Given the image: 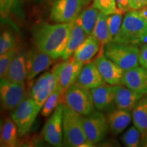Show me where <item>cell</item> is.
Here are the masks:
<instances>
[{
  "label": "cell",
  "instance_id": "ffe728a7",
  "mask_svg": "<svg viewBox=\"0 0 147 147\" xmlns=\"http://www.w3.org/2000/svg\"><path fill=\"white\" fill-rule=\"evenodd\" d=\"M131 119L130 111L119 108L113 110L107 115L108 127L114 135H119L129 125Z\"/></svg>",
  "mask_w": 147,
  "mask_h": 147
},
{
  "label": "cell",
  "instance_id": "44dd1931",
  "mask_svg": "<svg viewBox=\"0 0 147 147\" xmlns=\"http://www.w3.org/2000/svg\"><path fill=\"white\" fill-rule=\"evenodd\" d=\"M87 36L88 35L84 32L81 25L75 19L73 22L67 46L61 57L63 58L64 60H67L70 58L86 39Z\"/></svg>",
  "mask_w": 147,
  "mask_h": 147
},
{
  "label": "cell",
  "instance_id": "e0dca14e",
  "mask_svg": "<svg viewBox=\"0 0 147 147\" xmlns=\"http://www.w3.org/2000/svg\"><path fill=\"white\" fill-rule=\"evenodd\" d=\"M75 83L86 89H92L106 84L94 61L84 64Z\"/></svg>",
  "mask_w": 147,
  "mask_h": 147
},
{
  "label": "cell",
  "instance_id": "8992f818",
  "mask_svg": "<svg viewBox=\"0 0 147 147\" xmlns=\"http://www.w3.org/2000/svg\"><path fill=\"white\" fill-rule=\"evenodd\" d=\"M65 105L82 116L91 114L95 110L91 91L74 83L64 93Z\"/></svg>",
  "mask_w": 147,
  "mask_h": 147
},
{
  "label": "cell",
  "instance_id": "4dcf8cb0",
  "mask_svg": "<svg viewBox=\"0 0 147 147\" xmlns=\"http://www.w3.org/2000/svg\"><path fill=\"white\" fill-rule=\"evenodd\" d=\"M93 5L106 15L119 12L117 0H93Z\"/></svg>",
  "mask_w": 147,
  "mask_h": 147
},
{
  "label": "cell",
  "instance_id": "9a60e30c",
  "mask_svg": "<svg viewBox=\"0 0 147 147\" xmlns=\"http://www.w3.org/2000/svg\"><path fill=\"white\" fill-rule=\"evenodd\" d=\"M27 58L28 52L18 49L5 78L12 82L25 83L27 77Z\"/></svg>",
  "mask_w": 147,
  "mask_h": 147
},
{
  "label": "cell",
  "instance_id": "8fae6325",
  "mask_svg": "<svg viewBox=\"0 0 147 147\" xmlns=\"http://www.w3.org/2000/svg\"><path fill=\"white\" fill-rule=\"evenodd\" d=\"M83 65L81 62L70 57L53 67V71L56 76L57 82L63 90V95L68 88L76 82Z\"/></svg>",
  "mask_w": 147,
  "mask_h": 147
},
{
  "label": "cell",
  "instance_id": "d4e9b609",
  "mask_svg": "<svg viewBox=\"0 0 147 147\" xmlns=\"http://www.w3.org/2000/svg\"><path fill=\"white\" fill-rule=\"evenodd\" d=\"M99 12L100 10L92 5L82 10L76 18V21L81 25L88 36L92 34L98 17Z\"/></svg>",
  "mask_w": 147,
  "mask_h": 147
},
{
  "label": "cell",
  "instance_id": "7402d4cb",
  "mask_svg": "<svg viewBox=\"0 0 147 147\" xmlns=\"http://www.w3.org/2000/svg\"><path fill=\"white\" fill-rule=\"evenodd\" d=\"M100 42L94 36L89 35L74 54V58L83 64L89 63L99 51Z\"/></svg>",
  "mask_w": 147,
  "mask_h": 147
},
{
  "label": "cell",
  "instance_id": "1f68e13d",
  "mask_svg": "<svg viewBox=\"0 0 147 147\" xmlns=\"http://www.w3.org/2000/svg\"><path fill=\"white\" fill-rule=\"evenodd\" d=\"M123 14L124 13L119 11L116 13L107 15L108 27L113 40L117 33L119 32L121 25H122V17Z\"/></svg>",
  "mask_w": 147,
  "mask_h": 147
},
{
  "label": "cell",
  "instance_id": "5b68a950",
  "mask_svg": "<svg viewBox=\"0 0 147 147\" xmlns=\"http://www.w3.org/2000/svg\"><path fill=\"white\" fill-rule=\"evenodd\" d=\"M42 108L32 97H27L11 113V118L15 123L20 136L29 133L34 125Z\"/></svg>",
  "mask_w": 147,
  "mask_h": 147
},
{
  "label": "cell",
  "instance_id": "7a4b0ae2",
  "mask_svg": "<svg viewBox=\"0 0 147 147\" xmlns=\"http://www.w3.org/2000/svg\"><path fill=\"white\" fill-rule=\"evenodd\" d=\"M113 41L135 46L147 44V16L144 11L126 12L121 28Z\"/></svg>",
  "mask_w": 147,
  "mask_h": 147
},
{
  "label": "cell",
  "instance_id": "d6a6232c",
  "mask_svg": "<svg viewBox=\"0 0 147 147\" xmlns=\"http://www.w3.org/2000/svg\"><path fill=\"white\" fill-rule=\"evenodd\" d=\"M16 4L15 0H0L1 17L6 18L10 15V11Z\"/></svg>",
  "mask_w": 147,
  "mask_h": 147
},
{
  "label": "cell",
  "instance_id": "277c9868",
  "mask_svg": "<svg viewBox=\"0 0 147 147\" xmlns=\"http://www.w3.org/2000/svg\"><path fill=\"white\" fill-rule=\"evenodd\" d=\"M140 49L138 46L113 41L104 46V54L125 70L139 65Z\"/></svg>",
  "mask_w": 147,
  "mask_h": 147
},
{
  "label": "cell",
  "instance_id": "9c48e42d",
  "mask_svg": "<svg viewBox=\"0 0 147 147\" xmlns=\"http://www.w3.org/2000/svg\"><path fill=\"white\" fill-rule=\"evenodd\" d=\"M85 0H55L50 18L56 23H69L74 21L82 11Z\"/></svg>",
  "mask_w": 147,
  "mask_h": 147
},
{
  "label": "cell",
  "instance_id": "d590c367",
  "mask_svg": "<svg viewBox=\"0 0 147 147\" xmlns=\"http://www.w3.org/2000/svg\"><path fill=\"white\" fill-rule=\"evenodd\" d=\"M117 5L119 10L123 13L131 11L129 4V0H117Z\"/></svg>",
  "mask_w": 147,
  "mask_h": 147
},
{
  "label": "cell",
  "instance_id": "74e56055",
  "mask_svg": "<svg viewBox=\"0 0 147 147\" xmlns=\"http://www.w3.org/2000/svg\"><path fill=\"white\" fill-rule=\"evenodd\" d=\"M34 1H37V2H42V1H43V0H34Z\"/></svg>",
  "mask_w": 147,
  "mask_h": 147
},
{
  "label": "cell",
  "instance_id": "cb8c5ba5",
  "mask_svg": "<svg viewBox=\"0 0 147 147\" xmlns=\"http://www.w3.org/2000/svg\"><path fill=\"white\" fill-rule=\"evenodd\" d=\"M18 129L12 118H5L1 125L0 144L1 147H14L17 144Z\"/></svg>",
  "mask_w": 147,
  "mask_h": 147
},
{
  "label": "cell",
  "instance_id": "ac0fdd59",
  "mask_svg": "<svg viewBox=\"0 0 147 147\" xmlns=\"http://www.w3.org/2000/svg\"><path fill=\"white\" fill-rule=\"evenodd\" d=\"M123 84L143 95H147V70L139 66L125 70Z\"/></svg>",
  "mask_w": 147,
  "mask_h": 147
},
{
  "label": "cell",
  "instance_id": "7c38bea8",
  "mask_svg": "<svg viewBox=\"0 0 147 147\" xmlns=\"http://www.w3.org/2000/svg\"><path fill=\"white\" fill-rule=\"evenodd\" d=\"M57 85V78L53 70L44 73L33 85L30 97L42 108Z\"/></svg>",
  "mask_w": 147,
  "mask_h": 147
},
{
  "label": "cell",
  "instance_id": "8d00e7d4",
  "mask_svg": "<svg viewBox=\"0 0 147 147\" xmlns=\"http://www.w3.org/2000/svg\"><path fill=\"white\" fill-rule=\"evenodd\" d=\"M141 146H147V136H146L143 137V140L142 141V145H141Z\"/></svg>",
  "mask_w": 147,
  "mask_h": 147
},
{
  "label": "cell",
  "instance_id": "f1b7e54d",
  "mask_svg": "<svg viewBox=\"0 0 147 147\" xmlns=\"http://www.w3.org/2000/svg\"><path fill=\"white\" fill-rule=\"evenodd\" d=\"M16 47V39L13 32L4 30L0 36V55Z\"/></svg>",
  "mask_w": 147,
  "mask_h": 147
},
{
  "label": "cell",
  "instance_id": "4fadbf2b",
  "mask_svg": "<svg viewBox=\"0 0 147 147\" xmlns=\"http://www.w3.org/2000/svg\"><path fill=\"white\" fill-rule=\"evenodd\" d=\"M94 62L106 83L110 85L123 84L124 69L105 55L98 57Z\"/></svg>",
  "mask_w": 147,
  "mask_h": 147
},
{
  "label": "cell",
  "instance_id": "f35d334b",
  "mask_svg": "<svg viewBox=\"0 0 147 147\" xmlns=\"http://www.w3.org/2000/svg\"><path fill=\"white\" fill-rule=\"evenodd\" d=\"M16 1V4H17V3H18V1H19V0H15Z\"/></svg>",
  "mask_w": 147,
  "mask_h": 147
},
{
  "label": "cell",
  "instance_id": "5bb4252c",
  "mask_svg": "<svg viewBox=\"0 0 147 147\" xmlns=\"http://www.w3.org/2000/svg\"><path fill=\"white\" fill-rule=\"evenodd\" d=\"M53 60L50 55L38 47L28 52L27 80H32L42 71L49 68L53 63Z\"/></svg>",
  "mask_w": 147,
  "mask_h": 147
},
{
  "label": "cell",
  "instance_id": "ba28073f",
  "mask_svg": "<svg viewBox=\"0 0 147 147\" xmlns=\"http://www.w3.org/2000/svg\"><path fill=\"white\" fill-rule=\"evenodd\" d=\"M0 98L2 107L8 111H13L26 98L24 83L12 82L5 78H1Z\"/></svg>",
  "mask_w": 147,
  "mask_h": 147
},
{
  "label": "cell",
  "instance_id": "f546056e",
  "mask_svg": "<svg viewBox=\"0 0 147 147\" xmlns=\"http://www.w3.org/2000/svg\"><path fill=\"white\" fill-rule=\"evenodd\" d=\"M18 48H13L11 50L0 55V77L1 78H5L10 63L17 52Z\"/></svg>",
  "mask_w": 147,
  "mask_h": 147
},
{
  "label": "cell",
  "instance_id": "6da1fadb",
  "mask_svg": "<svg viewBox=\"0 0 147 147\" xmlns=\"http://www.w3.org/2000/svg\"><path fill=\"white\" fill-rule=\"evenodd\" d=\"M73 22L57 24L40 22L36 24L32 29L36 47L53 59L61 57L68 42Z\"/></svg>",
  "mask_w": 147,
  "mask_h": 147
},
{
  "label": "cell",
  "instance_id": "83f0119b",
  "mask_svg": "<svg viewBox=\"0 0 147 147\" xmlns=\"http://www.w3.org/2000/svg\"><path fill=\"white\" fill-rule=\"evenodd\" d=\"M140 134L141 133L138 129L134 125L122 136L121 140L125 146L137 147L140 144Z\"/></svg>",
  "mask_w": 147,
  "mask_h": 147
},
{
  "label": "cell",
  "instance_id": "2e32d148",
  "mask_svg": "<svg viewBox=\"0 0 147 147\" xmlns=\"http://www.w3.org/2000/svg\"><path fill=\"white\" fill-rule=\"evenodd\" d=\"M116 85L102 84L91 89L95 108L100 111H109L115 103Z\"/></svg>",
  "mask_w": 147,
  "mask_h": 147
},
{
  "label": "cell",
  "instance_id": "30bf717a",
  "mask_svg": "<svg viewBox=\"0 0 147 147\" xmlns=\"http://www.w3.org/2000/svg\"><path fill=\"white\" fill-rule=\"evenodd\" d=\"M83 123L86 136L92 145L102 140L109 128L107 117L102 111L98 110H94L89 115L83 116Z\"/></svg>",
  "mask_w": 147,
  "mask_h": 147
},
{
  "label": "cell",
  "instance_id": "484cf974",
  "mask_svg": "<svg viewBox=\"0 0 147 147\" xmlns=\"http://www.w3.org/2000/svg\"><path fill=\"white\" fill-rule=\"evenodd\" d=\"M91 35L94 36L100 42L101 46L102 47L113 41V38L110 36L108 27L107 15L100 11L99 12L96 23Z\"/></svg>",
  "mask_w": 147,
  "mask_h": 147
},
{
  "label": "cell",
  "instance_id": "4316f807",
  "mask_svg": "<svg viewBox=\"0 0 147 147\" xmlns=\"http://www.w3.org/2000/svg\"><path fill=\"white\" fill-rule=\"evenodd\" d=\"M63 94V90L57 84L56 88L51 93L50 96L48 97L41 109V115L43 117H49L54 111L57 106L59 103L61 96Z\"/></svg>",
  "mask_w": 147,
  "mask_h": 147
},
{
  "label": "cell",
  "instance_id": "e575fe53",
  "mask_svg": "<svg viewBox=\"0 0 147 147\" xmlns=\"http://www.w3.org/2000/svg\"><path fill=\"white\" fill-rule=\"evenodd\" d=\"M130 10H140L147 5V0H129Z\"/></svg>",
  "mask_w": 147,
  "mask_h": 147
},
{
  "label": "cell",
  "instance_id": "836d02e7",
  "mask_svg": "<svg viewBox=\"0 0 147 147\" xmlns=\"http://www.w3.org/2000/svg\"><path fill=\"white\" fill-rule=\"evenodd\" d=\"M139 63L143 68L147 70V44L143 45L140 49Z\"/></svg>",
  "mask_w": 147,
  "mask_h": 147
},
{
  "label": "cell",
  "instance_id": "52a82bcc",
  "mask_svg": "<svg viewBox=\"0 0 147 147\" xmlns=\"http://www.w3.org/2000/svg\"><path fill=\"white\" fill-rule=\"evenodd\" d=\"M65 105L59 102L42 131L45 141L55 147L63 146V116Z\"/></svg>",
  "mask_w": 147,
  "mask_h": 147
},
{
  "label": "cell",
  "instance_id": "3957f363",
  "mask_svg": "<svg viewBox=\"0 0 147 147\" xmlns=\"http://www.w3.org/2000/svg\"><path fill=\"white\" fill-rule=\"evenodd\" d=\"M63 146H91L88 140L83 123V116L65 106L63 116Z\"/></svg>",
  "mask_w": 147,
  "mask_h": 147
},
{
  "label": "cell",
  "instance_id": "603a6c76",
  "mask_svg": "<svg viewBox=\"0 0 147 147\" xmlns=\"http://www.w3.org/2000/svg\"><path fill=\"white\" fill-rule=\"evenodd\" d=\"M134 125L138 129L143 137L147 136V96H143L132 110Z\"/></svg>",
  "mask_w": 147,
  "mask_h": 147
},
{
  "label": "cell",
  "instance_id": "d6986e66",
  "mask_svg": "<svg viewBox=\"0 0 147 147\" xmlns=\"http://www.w3.org/2000/svg\"><path fill=\"white\" fill-rule=\"evenodd\" d=\"M143 96L142 93L134 91L126 86L116 85L115 103L119 109L132 111L136 104Z\"/></svg>",
  "mask_w": 147,
  "mask_h": 147
}]
</instances>
